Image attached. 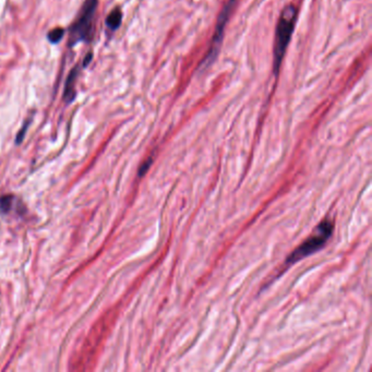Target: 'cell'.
<instances>
[{
	"mask_svg": "<svg viewBox=\"0 0 372 372\" xmlns=\"http://www.w3.org/2000/svg\"><path fill=\"white\" fill-rule=\"evenodd\" d=\"M297 17H298V10H297V8L293 4H291L283 9L281 17L278 19L276 32H275L274 59H273V70L275 74L278 73L283 58H284V54L288 46V43L292 39V34L294 32Z\"/></svg>",
	"mask_w": 372,
	"mask_h": 372,
	"instance_id": "obj_1",
	"label": "cell"
},
{
	"mask_svg": "<svg viewBox=\"0 0 372 372\" xmlns=\"http://www.w3.org/2000/svg\"><path fill=\"white\" fill-rule=\"evenodd\" d=\"M333 230H334V224L330 219H325L324 221H322L316 228L314 234L308 237L298 248H296L292 254L289 255L285 262V266L288 267L289 265L295 264L300 261V260L312 254H315V252L321 249L326 243V241L330 239V237L333 234Z\"/></svg>",
	"mask_w": 372,
	"mask_h": 372,
	"instance_id": "obj_2",
	"label": "cell"
},
{
	"mask_svg": "<svg viewBox=\"0 0 372 372\" xmlns=\"http://www.w3.org/2000/svg\"><path fill=\"white\" fill-rule=\"evenodd\" d=\"M99 0H85L82 5L77 20L70 27L69 46L73 47L80 42H88L93 32L94 17L98 9Z\"/></svg>",
	"mask_w": 372,
	"mask_h": 372,
	"instance_id": "obj_3",
	"label": "cell"
},
{
	"mask_svg": "<svg viewBox=\"0 0 372 372\" xmlns=\"http://www.w3.org/2000/svg\"><path fill=\"white\" fill-rule=\"evenodd\" d=\"M235 5H236V0H229V2L225 5L224 8H223L221 14L219 16L216 26H215V32H214L210 51H209V54H207V56L205 57V60H203V64H202L204 67L209 66L214 60L215 56H216V54H218L222 40H223V36H224L226 24H227L230 14H232V12L235 8Z\"/></svg>",
	"mask_w": 372,
	"mask_h": 372,
	"instance_id": "obj_4",
	"label": "cell"
},
{
	"mask_svg": "<svg viewBox=\"0 0 372 372\" xmlns=\"http://www.w3.org/2000/svg\"><path fill=\"white\" fill-rule=\"evenodd\" d=\"M79 67L76 66L70 71L68 78L66 80L65 90H64V101L67 104H70L76 99V81L79 76Z\"/></svg>",
	"mask_w": 372,
	"mask_h": 372,
	"instance_id": "obj_5",
	"label": "cell"
},
{
	"mask_svg": "<svg viewBox=\"0 0 372 372\" xmlns=\"http://www.w3.org/2000/svg\"><path fill=\"white\" fill-rule=\"evenodd\" d=\"M121 22H122V12L119 9H114L108 14V17L106 19V25L108 28L115 31V29L120 26Z\"/></svg>",
	"mask_w": 372,
	"mask_h": 372,
	"instance_id": "obj_6",
	"label": "cell"
},
{
	"mask_svg": "<svg viewBox=\"0 0 372 372\" xmlns=\"http://www.w3.org/2000/svg\"><path fill=\"white\" fill-rule=\"evenodd\" d=\"M64 35H65V29L61 27H56L54 29H51L50 32H48L47 39L51 44H58L63 40Z\"/></svg>",
	"mask_w": 372,
	"mask_h": 372,
	"instance_id": "obj_7",
	"label": "cell"
},
{
	"mask_svg": "<svg viewBox=\"0 0 372 372\" xmlns=\"http://www.w3.org/2000/svg\"><path fill=\"white\" fill-rule=\"evenodd\" d=\"M13 204V197L12 196H5L0 198V212L7 214L10 212Z\"/></svg>",
	"mask_w": 372,
	"mask_h": 372,
	"instance_id": "obj_8",
	"label": "cell"
},
{
	"mask_svg": "<svg viewBox=\"0 0 372 372\" xmlns=\"http://www.w3.org/2000/svg\"><path fill=\"white\" fill-rule=\"evenodd\" d=\"M28 125H29V121H26V122L24 123V126H23V128H22V129L20 130V132L18 133V137H17V143H21V141L23 140L24 135H25V131H26L27 127H28Z\"/></svg>",
	"mask_w": 372,
	"mask_h": 372,
	"instance_id": "obj_9",
	"label": "cell"
},
{
	"mask_svg": "<svg viewBox=\"0 0 372 372\" xmlns=\"http://www.w3.org/2000/svg\"><path fill=\"white\" fill-rule=\"evenodd\" d=\"M152 165V159H148L144 164H143V165H142V167H141L140 168V170H139V174H140V176H142V175H144V173H146V170L148 169V167H150Z\"/></svg>",
	"mask_w": 372,
	"mask_h": 372,
	"instance_id": "obj_10",
	"label": "cell"
},
{
	"mask_svg": "<svg viewBox=\"0 0 372 372\" xmlns=\"http://www.w3.org/2000/svg\"><path fill=\"white\" fill-rule=\"evenodd\" d=\"M92 59H93V54L90 51V53L86 54V56L84 58V60H83V68H86V67L91 64Z\"/></svg>",
	"mask_w": 372,
	"mask_h": 372,
	"instance_id": "obj_11",
	"label": "cell"
}]
</instances>
